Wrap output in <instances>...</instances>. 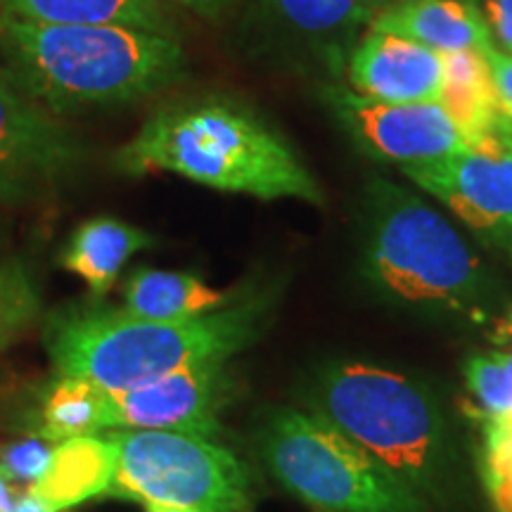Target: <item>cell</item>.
Returning a JSON list of instances; mask_svg holds the SVG:
<instances>
[{"label":"cell","instance_id":"6da1fadb","mask_svg":"<svg viewBox=\"0 0 512 512\" xmlns=\"http://www.w3.org/2000/svg\"><path fill=\"white\" fill-rule=\"evenodd\" d=\"M117 166L131 176L164 171L264 202H325L323 188L290 140L230 98H195L162 107L121 147Z\"/></svg>","mask_w":512,"mask_h":512},{"label":"cell","instance_id":"7a4b0ae2","mask_svg":"<svg viewBox=\"0 0 512 512\" xmlns=\"http://www.w3.org/2000/svg\"><path fill=\"white\" fill-rule=\"evenodd\" d=\"M271 299H235L183 320H150L100 299L67 304L46 318L43 342L60 377H83L110 392L138 387L202 361L233 358L256 342Z\"/></svg>","mask_w":512,"mask_h":512},{"label":"cell","instance_id":"3957f363","mask_svg":"<svg viewBox=\"0 0 512 512\" xmlns=\"http://www.w3.org/2000/svg\"><path fill=\"white\" fill-rule=\"evenodd\" d=\"M0 36L24 91L60 112L143 100L176 83L185 67L174 34L121 24H41L3 15Z\"/></svg>","mask_w":512,"mask_h":512},{"label":"cell","instance_id":"277c9868","mask_svg":"<svg viewBox=\"0 0 512 512\" xmlns=\"http://www.w3.org/2000/svg\"><path fill=\"white\" fill-rule=\"evenodd\" d=\"M313 418L366 448L418 494L437 489L446 463V430L420 384L366 363L320 370L304 392Z\"/></svg>","mask_w":512,"mask_h":512},{"label":"cell","instance_id":"5b68a950","mask_svg":"<svg viewBox=\"0 0 512 512\" xmlns=\"http://www.w3.org/2000/svg\"><path fill=\"white\" fill-rule=\"evenodd\" d=\"M366 273L413 304L477 311L486 273L463 235L413 190L377 178L366 192Z\"/></svg>","mask_w":512,"mask_h":512},{"label":"cell","instance_id":"8992f818","mask_svg":"<svg viewBox=\"0 0 512 512\" xmlns=\"http://www.w3.org/2000/svg\"><path fill=\"white\" fill-rule=\"evenodd\" d=\"M259 453L275 482L316 512H427L411 484L311 413L271 415Z\"/></svg>","mask_w":512,"mask_h":512},{"label":"cell","instance_id":"52a82bcc","mask_svg":"<svg viewBox=\"0 0 512 512\" xmlns=\"http://www.w3.org/2000/svg\"><path fill=\"white\" fill-rule=\"evenodd\" d=\"M117 472L107 496L197 512H245L252 494L247 465L216 441L162 430L107 432Z\"/></svg>","mask_w":512,"mask_h":512},{"label":"cell","instance_id":"ba28073f","mask_svg":"<svg viewBox=\"0 0 512 512\" xmlns=\"http://www.w3.org/2000/svg\"><path fill=\"white\" fill-rule=\"evenodd\" d=\"M403 176L444 202L460 221L512 254V121L484 143L425 164Z\"/></svg>","mask_w":512,"mask_h":512},{"label":"cell","instance_id":"9c48e42d","mask_svg":"<svg viewBox=\"0 0 512 512\" xmlns=\"http://www.w3.org/2000/svg\"><path fill=\"white\" fill-rule=\"evenodd\" d=\"M230 358L202 361L138 387L107 389V430H162L214 439L221 413L233 401Z\"/></svg>","mask_w":512,"mask_h":512},{"label":"cell","instance_id":"30bf717a","mask_svg":"<svg viewBox=\"0 0 512 512\" xmlns=\"http://www.w3.org/2000/svg\"><path fill=\"white\" fill-rule=\"evenodd\" d=\"M325 93L344 128L377 159L411 166L467 147L439 102H382L344 86H330Z\"/></svg>","mask_w":512,"mask_h":512},{"label":"cell","instance_id":"8fae6325","mask_svg":"<svg viewBox=\"0 0 512 512\" xmlns=\"http://www.w3.org/2000/svg\"><path fill=\"white\" fill-rule=\"evenodd\" d=\"M76 157L74 138L0 72V200L31 197L72 169Z\"/></svg>","mask_w":512,"mask_h":512},{"label":"cell","instance_id":"7c38bea8","mask_svg":"<svg viewBox=\"0 0 512 512\" xmlns=\"http://www.w3.org/2000/svg\"><path fill=\"white\" fill-rule=\"evenodd\" d=\"M351 91L382 102H439L444 60L408 38L368 29L344 64Z\"/></svg>","mask_w":512,"mask_h":512},{"label":"cell","instance_id":"4fadbf2b","mask_svg":"<svg viewBox=\"0 0 512 512\" xmlns=\"http://www.w3.org/2000/svg\"><path fill=\"white\" fill-rule=\"evenodd\" d=\"M368 29L408 38L441 55L460 50L484 53L494 46L475 0H396L375 12Z\"/></svg>","mask_w":512,"mask_h":512},{"label":"cell","instance_id":"5bb4252c","mask_svg":"<svg viewBox=\"0 0 512 512\" xmlns=\"http://www.w3.org/2000/svg\"><path fill=\"white\" fill-rule=\"evenodd\" d=\"M117 472V448L110 439L76 437L55 446L50 465L27 491L48 512H67L76 505L105 496Z\"/></svg>","mask_w":512,"mask_h":512},{"label":"cell","instance_id":"9a60e30c","mask_svg":"<svg viewBox=\"0 0 512 512\" xmlns=\"http://www.w3.org/2000/svg\"><path fill=\"white\" fill-rule=\"evenodd\" d=\"M292 34L320 50L330 72H344L351 48L368 31L375 12L363 0H261Z\"/></svg>","mask_w":512,"mask_h":512},{"label":"cell","instance_id":"2e32d148","mask_svg":"<svg viewBox=\"0 0 512 512\" xmlns=\"http://www.w3.org/2000/svg\"><path fill=\"white\" fill-rule=\"evenodd\" d=\"M444 60V86L439 105L458 126L465 145H479L501 131L505 114L484 53L460 50L441 55Z\"/></svg>","mask_w":512,"mask_h":512},{"label":"cell","instance_id":"e0dca14e","mask_svg":"<svg viewBox=\"0 0 512 512\" xmlns=\"http://www.w3.org/2000/svg\"><path fill=\"white\" fill-rule=\"evenodd\" d=\"M152 242L155 238L143 228L114 216H98L74 230L62 249L60 264L64 271L79 275L95 297H102L117 283L121 268L131 256L150 249Z\"/></svg>","mask_w":512,"mask_h":512},{"label":"cell","instance_id":"ac0fdd59","mask_svg":"<svg viewBox=\"0 0 512 512\" xmlns=\"http://www.w3.org/2000/svg\"><path fill=\"white\" fill-rule=\"evenodd\" d=\"M233 292L216 290L202 278L181 271L138 268L124 285V309L150 320H183L226 309Z\"/></svg>","mask_w":512,"mask_h":512},{"label":"cell","instance_id":"d6986e66","mask_svg":"<svg viewBox=\"0 0 512 512\" xmlns=\"http://www.w3.org/2000/svg\"><path fill=\"white\" fill-rule=\"evenodd\" d=\"M3 15L41 24H121L174 34L159 0H0Z\"/></svg>","mask_w":512,"mask_h":512},{"label":"cell","instance_id":"ffe728a7","mask_svg":"<svg viewBox=\"0 0 512 512\" xmlns=\"http://www.w3.org/2000/svg\"><path fill=\"white\" fill-rule=\"evenodd\" d=\"M107 430V389L83 377H60L41 403L38 437L60 444Z\"/></svg>","mask_w":512,"mask_h":512},{"label":"cell","instance_id":"44dd1931","mask_svg":"<svg viewBox=\"0 0 512 512\" xmlns=\"http://www.w3.org/2000/svg\"><path fill=\"white\" fill-rule=\"evenodd\" d=\"M41 316V292L31 268L19 259L0 266V354Z\"/></svg>","mask_w":512,"mask_h":512},{"label":"cell","instance_id":"7402d4cb","mask_svg":"<svg viewBox=\"0 0 512 512\" xmlns=\"http://www.w3.org/2000/svg\"><path fill=\"white\" fill-rule=\"evenodd\" d=\"M467 389L484 420L512 413V354H477L465 363Z\"/></svg>","mask_w":512,"mask_h":512},{"label":"cell","instance_id":"603a6c76","mask_svg":"<svg viewBox=\"0 0 512 512\" xmlns=\"http://www.w3.org/2000/svg\"><path fill=\"white\" fill-rule=\"evenodd\" d=\"M53 451L55 446H50V441L41 439L38 434L24 441H15L0 453V475L12 479V482L31 486L46 475Z\"/></svg>","mask_w":512,"mask_h":512},{"label":"cell","instance_id":"cb8c5ba5","mask_svg":"<svg viewBox=\"0 0 512 512\" xmlns=\"http://www.w3.org/2000/svg\"><path fill=\"white\" fill-rule=\"evenodd\" d=\"M482 15L496 46L512 55V0H484Z\"/></svg>","mask_w":512,"mask_h":512},{"label":"cell","instance_id":"d4e9b609","mask_svg":"<svg viewBox=\"0 0 512 512\" xmlns=\"http://www.w3.org/2000/svg\"><path fill=\"white\" fill-rule=\"evenodd\" d=\"M486 62H489L491 74H494V83L498 91V100H501L503 114L512 117V55L505 53L496 46H489L484 50Z\"/></svg>","mask_w":512,"mask_h":512},{"label":"cell","instance_id":"484cf974","mask_svg":"<svg viewBox=\"0 0 512 512\" xmlns=\"http://www.w3.org/2000/svg\"><path fill=\"white\" fill-rule=\"evenodd\" d=\"M169 3L181 5V8L195 12V15H200V17L214 19L228 8L230 0H169Z\"/></svg>","mask_w":512,"mask_h":512},{"label":"cell","instance_id":"4316f807","mask_svg":"<svg viewBox=\"0 0 512 512\" xmlns=\"http://www.w3.org/2000/svg\"><path fill=\"white\" fill-rule=\"evenodd\" d=\"M10 512H48V510L43 508V505L38 503L29 491H24V494L15 501V505H12Z\"/></svg>","mask_w":512,"mask_h":512},{"label":"cell","instance_id":"83f0119b","mask_svg":"<svg viewBox=\"0 0 512 512\" xmlns=\"http://www.w3.org/2000/svg\"><path fill=\"white\" fill-rule=\"evenodd\" d=\"M12 505H15V498H12V491L5 477L0 475V512H10Z\"/></svg>","mask_w":512,"mask_h":512},{"label":"cell","instance_id":"f1b7e54d","mask_svg":"<svg viewBox=\"0 0 512 512\" xmlns=\"http://www.w3.org/2000/svg\"><path fill=\"white\" fill-rule=\"evenodd\" d=\"M147 512H197L192 508H178V505H162V503H147Z\"/></svg>","mask_w":512,"mask_h":512},{"label":"cell","instance_id":"f546056e","mask_svg":"<svg viewBox=\"0 0 512 512\" xmlns=\"http://www.w3.org/2000/svg\"><path fill=\"white\" fill-rule=\"evenodd\" d=\"M363 3H366L373 12H380L382 8H387V5L396 3V0H363Z\"/></svg>","mask_w":512,"mask_h":512},{"label":"cell","instance_id":"4dcf8cb0","mask_svg":"<svg viewBox=\"0 0 512 512\" xmlns=\"http://www.w3.org/2000/svg\"><path fill=\"white\" fill-rule=\"evenodd\" d=\"M510 328H512V313H510Z\"/></svg>","mask_w":512,"mask_h":512},{"label":"cell","instance_id":"1f68e13d","mask_svg":"<svg viewBox=\"0 0 512 512\" xmlns=\"http://www.w3.org/2000/svg\"><path fill=\"white\" fill-rule=\"evenodd\" d=\"M508 119H510V121H512V117H508Z\"/></svg>","mask_w":512,"mask_h":512}]
</instances>
